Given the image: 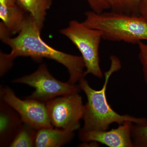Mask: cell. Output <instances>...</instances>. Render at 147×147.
Masks as SVG:
<instances>
[{"mask_svg":"<svg viewBox=\"0 0 147 147\" xmlns=\"http://www.w3.org/2000/svg\"><path fill=\"white\" fill-rule=\"evenodd\" d=\"M132 123L126 121L110 130L79 131V139L85 142L100 143L109 147H134L131 137Z\"/></svg>","mask_w":147,"mask_h":147,"instance_id":"8","label":"cell"},{"mask_svg":"<svg viewBox=\"0 0 147 147\" xmlns=\"http://www.w3.org/2000/svg\"><path fill=\"white\" fill-rule=\"evenodd\" d=\"M17 0H0V18L11 35L19 33L27 15Z\"/></svg>","mask_w":147,"mask_h":147,"instance_id":"10","label":"cell"},{"mask_svg":"<svg viewBox=\"0 0 147 147\" xmlns=\"http://www.w3.org/2000/svg\"><path fill=\"white\" fill-rule=\"evenodd\" d=\"M139 13L147 20V0H139Z\"/></svg>","mask_w":147,"mask_h":147,"instance_id":"18","label":"cell"},{"mask_svg":"<svg viewBox=\"0 0 147 147\" xmlns=\"http://www.w3.org/2000/svg\"><path fill=\"white\" fill-rule=\"evenodd\" d=\"M83 24L100 31L102 39L137 44L147 40V20L140 15H131L111 11L96 13L86 11Z\"/></svg>","mask_w":147,"mask_h":147,"instance_id":"3","label":"cell"},{"mask_svg":"<svg viewBox=\"0 0 147 147\" xmlns=\"http://www.w3.org/2000/svg\"><path fill=\"white\" fill-rule=\"evenodd\" d=\"M110 59L111 65L104 73V84L100 89L92 88L85 78L79 82L80 90L84 91L87 97L82 118L84 126L79 129V131L108 130L111 124L116 123L119 125L126 121L138 124H147L146 118L119 114L113 110L108 102L106 92L109 79L113 73L119 71L121 67L120 61L117 57L113 55Z\"/></svg>","mask_w":147,"mask_h":147,"instance_id":"2","label":"cell"},{"mask_svg":"<svg viewBox=\"0 0 147 147\" xmlns=\"http://www.w3.org/2000/svg\"><path fill=\"white\" fill-rule=\"evenodd\" d=\"M74 136V131L62 129H40L37 131L35 147H61L71 142Z\"/></svg>","mask_w":147,"mask_h":147,"instance_id":"11","label":"cell"},{"mask_svg":"<svg viewBox=\"0 0 147 147\" xmlns=\"http://www.w3.org/2000/svg\"><path fill=\"white\" fill-rule=\"evenodd\" d=\"M1 100L8 104L19 114L24 123L36 130L54 127L50 122L45 102L26 98L22 100L7 86H1Z\"/></svg>","mask_w":147,"mask_h":147,"instance_id":"7","label":"cell"},{"mask_svg":"<svg viewBox=\"0 0 147 147\" xmlns=\"http://www.w3.org/2000/svg\"><path fill=\"white\" fill-rule=\"evenodd\" d=\"M24 123L13 108L0 100V147H9Z\"/></svg>","mask_w":147,"mask_h":147,"instance_id":"9","label":"cell"},{"mask_svg":"<svg viewBox=\"0 0 147 147\" xmlns=\"http://www.w3.org/2000/svg\"><path fill=\"white\" fill-rule=\"evenodd\" d=\"M18 5L28 13L40 31L43 28L47 11L52 5V0H17Z\"/></svg>","mask_w":147,"mask_h":147,"instance_id":"12","label":"cell"},{"mask_svg":"<svg viewBox=\"0 0 147 147\" xmlns=\"http://www.w3.org/2000/svg\"><path fill=\"white\" fill-rule=\"evenodd\" d=\"M131 130L134 147H147V124L132 123Z\"/></svg>","mask_w":147,"mask_h":147,"instance_id":"15","label":"cell"},{"mask_svg":"<svg viewBox=\"0 0 147 147\" xmlns=\"http://www.w3.org/2000/svg\"><path fill=\"white\" fill-rule=\"evenodd\" d=\"M13 83L26 84L35 90L26 98L46 102L55 98L74 93L79 92V85L65 83L55 79L42 64L36 71L30 75L13 80Z\"/></svg>","mask_w":147,"mask_h":147,"instance_id":"5","label":"cell"},{"mask_svg":"<svg viewBox=\"0 0 147 147\" xmlns=\"http://www.w3.org/2000/svg\"><path fill=\"white\" fill-rule=\"evenodd\" d=\"M138 45L139 50V58L142 65L144 79L147 86V44L140 41Z\"/></svg>","mask_w":147,"mask_h":147,"instance_id":"17","label":"cell"},{"mask_svg":"<svg viewBox=\"0 0 147 147\" xmlns=\"http://www.w3.org/2000/svg\"><path fill=\"white\" fill-rule=\"evenodd\" d=\"M61 33L66 37L80 51L85 65L84 76L92 74L102 78L99 49L102 39L100 31L85 26L83 22L76 20L69 22L68 26L62 29Z\"/></svg>","mask_w":147,"mask_h":147,"instance_id":"4","label":"cell"},{"mask_svg":"<svg viewBox=\"0 0 147 147\" xmlns=\"http://www.w3.org/2000/svg\"><path fill=\"white\" fill-rule=\"evenodd\" d=\"M45 104L53 126L74 132L80 129L84 105L79 92L55 98Z\"/></svg>","mask_w":147,"mask_h":147,"instance_id":"6","label":"cell"},{"mask_svg":"<svg viewBox=\"0 0 147 147\" xmlns=\"http://www.w3.org/2000/svg\"><path fill=\"white\" fill-rule=\"evenodd\" d=\"M91 8L96 13H101L111 8L112 0H85Z\"/></svg>","mask_w":147,"mask_h":147,"instance_id":"16","label":"cell"},{"mask_svg":"<svg viewBox=\"0 0 147 147\" xmlns=\"http://www.w3.org/2000/svg\"><path fill=\"white\" fill-rule=\"evenodd\" d=\"M37 130L28 124L24 123L9 147H35Z\"/></svg>","mask_w":147,"mask_h":147,"instance_id":"13","label":"cell"},{"mask_svg":"<svg viewBox=\"0 0 147 147\" xmlns=\"http://www.w3.org/2000/svg\"><path fill=\"white\" fill-rule=\"evenodd\" d=\"M139 0H112L111 11L115 12L139 15Z\"/></svg>","mask_w":147,"mask_h":147,"instance_id":"14","label":"cell"},{"mask_svg":"<svg viewBox=\"0 0 147 147\" xmlns=\"http://www.w3.org/2000/svg\"><path fill=\"white\" fill-rule=\"evenodd\" d=\"M40 32L29 14L18 34L15 37H11L7 29L1 23V39L11 49L9 54L1 52L0 53L1 76L11 68L15 59L24 57H30L37 61L43 58L56 61L67 69L69 75L68 82L71 84H76L85 78V65L82 56L63 53L51 47L42 39Z\"/></svg>","mask_w":147,"mask_h":147,"instance_id":"1","label":"cell"}]
</instances>
